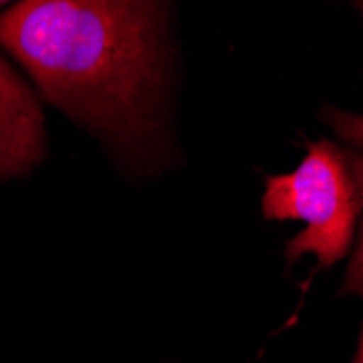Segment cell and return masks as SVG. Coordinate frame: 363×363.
<instances>
[{
    "mask_svg": "<svg viewBox=\"0 0 363 363\" xmlns=\"http://www.w3.org/2000/svg\"><path fill=\"white\" fill-rule=\"evenodd\" d=\"M357 9L363 16V3H357ZM322 120L333 128L342 144L363 152V113L346 111L340 107H324Z\"/></svg>",
    "mask_w": 363,
    "mask_h": 363,
    "instance_id": "cell-4",
    "label": "cell"
},
{
    "mask_svg": "<svg viewBox=\"0 0 363 363\" xmlns=\"http://www.w3.org/2000/svg\"><path fill=\"white\" fill-rule=\"evenodd\" d=\"M3 7H7V5H3V3H0V9H3Z\"/></svg>",
    "mask_w": 363,
    "mask_h": 363,
    "instance_id": "cell-7",
    "label": "cell"
},
{
    "mask_svg": "<svg viewBox=\"0 0 363 363\" xmlns=\"http://www.w3.org/2000/svg\"><path fill=\"white\" fill-rule=\"evenodd\" d=\"M340 294L342 296H346V294L348 296H359V298H363V218H361V224H359V230H357L346 274L342 279Z\"/></svg>",
    "mask_w": 363,
    "mask_h": 363,
    "instance_id": "cell-5",
    "label": "cell"
},
{
    "mask_svg": "<svg viewBox=\"0 0 363 363\" xmlns=\"http://www.w3.org/2000/svg\"><path fill=\"white\" fill-rule=\"evenodd\" d=\"M352 363H363V324H361V331H359V340H357V350H354Z\"/></svg>",
    "mask_w": 363,
    "mask_h": 363,
    "instance_id": "cell-6",
    "label": "cell"
},
{
    "mask_svg": "<svg viewBox=\"0 0 363 363\" xmlns=\"http://www.w3.org/2000/svg\"><path fill=\"white\" fill-rule=\"evenodd\" d=\"M261 213L305 222L285 244L287 266L311 255L318 270L333 268L352 250L363 218V152L331 140L311 142L296 170L266 177Z\"/></svg>",
    "mask_w": 363,
    "mask_h": 363,
    "instance_id": "cell-2",
    "label": "cell"
},
{
    "mask_svg": "<svg viewBox=\"0 0 363 363\" xmlns=\"http://www.w3.org/2000/svg\"><path fill=\"white\" fill-rule=\"evenodd\" d=\"M0 50L124 168L150 172L168 159V5L22 0L0 11Z\"/></svg>",
    "mask_w": 363,
    "mask_h": 363,
    "instance_id": "cell-1",
    "label": "cell"
},
{
    "mask_svg": "<svg viewBox=\"0 0 363 363\" xmlns=\"http://www.w3.org/2000/svg\"><path fill=\"white\" fill-rule=\"evenodd\" d=\"M46 152L42 98L0 50V183L30 174Z\"/></svg>",
    "mask_w": 363,
    "mask_h": 363,
    "instance_id": "cell-3",
    "label": "cell"
}]
</instances>
